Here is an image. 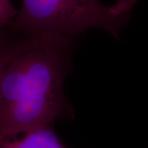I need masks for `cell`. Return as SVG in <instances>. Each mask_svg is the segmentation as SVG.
Wrapping results in <instances>:
<instances>
[{
  "instance_id": "1",
  "label": "cell",
  "mask_w": 148,
  "mask_h": 148,
  "mask_svg": "<svg viewBox=\"0 0 148 148\" xmlns=\"http://www.w3.org/2000/svg\"><path fill=\"white\" fill-rule=\"evenodd\" d=\"M27 39L0 76V140L52 125L71 113L64 82L72 69L74 37Z\"/></svg>"
},
{
  "instance_id": "2",
  "label": "cell",
  "mask_w": 148,
  "mask_h": 148,
  "mask_svg": "<svg viewBox=\"0 0 148 148\" xmlns=\"http://www.w3.org/2000/svg\"><path fill=\"white\" fill-rule=\"evenodd\" d=\"M130 16L114 13L100 0H21V8L8 29L24 38L75 36L98 28L119 38Z\"/></svg>"
},
{
  "instance_id": "3",
  "label": "cell",
  "mask_w": 148,
  "mask_h": 148,
  "mask_svg": "<svg viewBox=\"0 0 148 148\" xmlns=\"http://www.w3.org/2000/svg\"><path fill=\"white\" fill-rule=\"evenodd\" d=\"M0 148H69L55 133L52 125L23 135L0 140Z\"/></svg>"
},
{
  "instance_id": "4",
  "label": "cell",
  "mask_w": 148,
  "mask_h": 148,
  "mask_svg": "<svg viewBox=\"0 0 148 148\" xmlns=\"http://www.w3.org/2000/svg\"><path fill=\"white\" fill-rule=\"evenodd\" d=\"M27 39L6 29L0 32V76L7 64L27 43Z\"/></svg>"
},
{
  "instance_id": "5",
  "label": "cell",
  "mask_w": 148,
  "mask_h": 148,
  "mask_svg": "<svg viewBox=\"0 0 148 148\" xmlns=\"http://www.w3.org/2000/svg\"><path fill=\"white\" fill-rule=\"evenodd\" d=\"M18 11L13 5V0H0V32L8 29L16 18Z\"/></svg>"
},
{
  "instance_id": "6",
  "label": "cell",
  "mask_w": 148,
  "mask_h": 148,
  "mask_svg": "<svg viewBox=\"0 0 148 148\" xmlns=\"http://www.w3.org/2000/svg\"><path fill=\"white\" fill-rule=\"evenodd\" d=\"M138 0H116L111 6L112 11L119 15H126L131 16V11Z\"/></svg>"
}]
</instances>
